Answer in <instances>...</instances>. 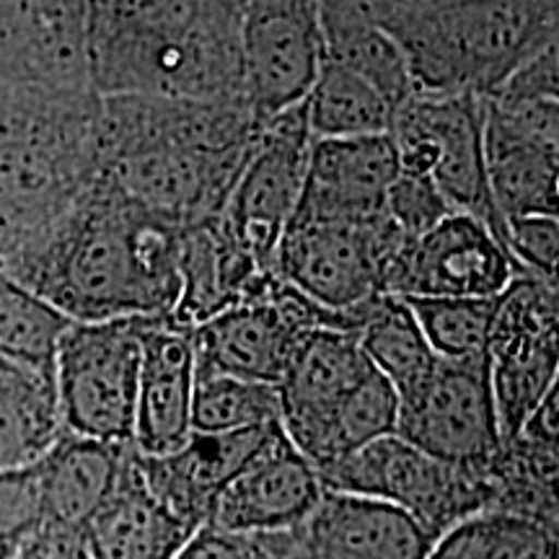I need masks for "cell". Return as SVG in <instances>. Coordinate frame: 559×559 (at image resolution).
Returning <instances> with one entry per match:
<instances>
[{
  "mask_svg": "<svg viewBox=\"0 0 559 559\" xmlns=\"http://www.w3.org/2000/svg\"><path fill=\"white\" fill-rule=\"evenodd\" d=\"M41 523L37 474L26 469L0 472V559H13L21 544Z\"/></svg>",
  "mask_w": 559,
  "mask_h": 559,
  "instance_id": "cell-37",
  "label": "cell"
},
{
  "mask_svg": "<svg viewBox=\"0 0 559 559\" xmlns=\"http://www.w3.org/2000/svg\"><path fill=\"white\" fill-rule=\"evenodd\" d=\"M177 272L179 298L169 319L185 330H194L230 306L262 296L277 277L230 236L221 215L179 228Z\"/></svg>",
  "mask_w": 559,
  "mask_h": 559,
  "instance_id": "cell-22",
  "label": "cell"
},
{
  "mask_svg": "<svg viewBox=\"0 0 559 559\" xmlns=\"http://www.w3.org/2000/svg\"><path fill=\"white\" fill-rule=\"evenodd\" d=\"M438 358L487 355L500 296L495 298H404Z\"/></svg>",
  "mask_w": 559,
  "mask_h": 559,
  "instance_id": "cell-34",
  "label": "cell"
},
{
  "mask_svg": "<svg viewBox=\"0 0 559 559\" xmlns=\"http://www.w3.org/2000/svg\"><path fill=\"white\" fill-rule=\"evenodd\" d=\"M304 107L313 140L386 135L394 111L360 75L326 60Z\"/></svg>",
  "mask_w": 559,
  "mask_h": 559,
  "instance_id": "cell-30",
  "label": "cell"
},
{
  "mask_svg": "<svg viewBox=\"0 0 559 559\" xmlns=\"http://www.w3.org/2000/svg\"><path fill=\"white\" fill-rule=\"evenodd\" d=\"M177 254V226L96 177L66 218L0 270L70 321L169 317Z\"/></svg>",
  "mask_w": 559,
  "mask_h": 559,
  "instance_id": "cell-1",
  "label": "cell"
},
{
  "mask_svg": "<svg viewBox=\"0 0 559 559\" xmlns=\"http://www.w3.org/2000/svg\"><path fill=\"white\" fill-rule=\"evenodd\" d=\"M194 347L192 334L169 317H153L143 337L132 449L166 456L192 436Z\"/></svg>",
  "mask_w": 559,
  "mask_h": 559,
  "instance_id": "cell-23",
  "label": "cell"
},
{
  "mask_svg": "<svg viewBox=\"0 0 559 559\" xmlns=\"http://www.w3.org/2000/svg\"><path fill=\"white\" fill-rule=\"evenodd\" d=\"M358 332L319 326L300 337L277 383L280 428L313 469L345 453V425L373 376Z\"/></svg>",
  "mask_w": 559,
  "mask_h": 559,
  "instance_id": "cell-11",
  "label": "cell"
},
{
  "mask_svg": "<svg viewBox=\"0 0 559 559\" xmlns=\"http://www.w3.org/2000/svg\"><path fill=\"white\" fill-rule=\"evenodd\" d=\"M132 443H104L62 430L34 464L41 521L86 528L115 489Z\"/></svg>",
  "mask_w": 559,
  "mask_h": 559,
  "instance_id": "cell-26",
  "label": "cell"
},
{
  "mask_svg": "<svg viewBox=\"0 0 559 559\" xmlns=\"http://www.w3.org/2000/svg\"><path fill=\"white\" fill-rule=\"evenodd\" d=\"M521 275L485 223L451 213L402 243L383 275L381 293L396 298H495Z\"/></svg>",
  "mask_w": 559,
  "mask_h": 559,
  "instance_id": "cell-17",
  "label": "cell"
},
{
  "mask_svg": "<svg viewBox=\"0 0 559 559\" xmlns=\"http://www.w3.org/2000/svg\"><path fill=\"white\" fill-rule=\"evenodd\" d=\"M280 425L277 386L194 370L192 432H241Z\"/></svg>",
  "mask_w": 559,
  "mask_h": 559,
  "instance_id": "cell-31",
  "label": "cell"
},
{
  "mask_svg": "<svg viewBox=\"0 0 559 559\" xmlns=\"http://www.w3.org/2000/svg\"><path fill=\"white\" fill-rule=\"evenodd\" d=\"M102 96L88 86H0V267L29 251L99 177Z\"/></svg>",
  "mask_w": 559,
  "mask_h": 559,
  "instance_id": "cell-4",
  "label": "cell"
},
{
  "mask_svg": "<svg viewBox=\"0 0 559 559\" xmlns=\"http://www.w3.org/2000/svg\"><path fill=\"white\" fill-rule=\"evenodd\" d=\"M443 464L489 474L506 456L489 358H438L415 389L400 396L396 432Z\"/></svg>",
  "mask_w": 559,
  "mask_h": 559,
  "instance_id": "cell-9",
  "label": "cell"
},
{
  "mask_svg": "<svg viewBox=\"0 0 559 559\" xmlns=\"http://www.w3.org/2000/svg\"><path fill=\"white\" fill-rule=\"evenodd\" d=\"M321 66L319 0H241V104L257 122L300 107Z\"/></svg>",
  "mask_w": 559,
  "mask_h": 559,
  "instance_id": "cell-14",
  "label": "cell"
},
{
  "mask_svg": "<svg viewBox=\"0 0 559 559\" xmlns=\"http://www.w3.org/2000/svg\"><path fill=\"white\" fill-rule=\"evenodd\" d=\"M293 534L300 559H428L438 544L407 510L332 489Z\"/></svg>",
  "mask_w": 559,
  "mask_h": 559,
  "instance_id": "cell-20",
  "label": "cell"
},
{
  "mask_svg": "<svg viewBox=\"0 0 559 559\" xmlns=\"http://www.w3.org/2000/svg\"><path fill=\"white\" fill-rule=\"evenodd\" d=\"M13 559H94L88 547L86 528L66 526V523L41 521L21 544Z\"/></svg>",
  "mask_w": 559,
  "mask_h": 559,
  "instance_id": "cell-39",
  "label": "cell"
},
{
  "mask_svg": "<svg viewBox=\"0 0 559 559\" xmlns=\"http://www.w3.org/2000/svg\"><path fill=\"white\" fill-rule=\"evenodd\" d=\"M362 9L400 45L412 91L423 94L489 99L523 62L559 45L557 0H389Z\"/></svg>",
  "mask_w": 559,
  "mask_h": 559,
  "instance_id": "cell-5",
  "label": "cell"
},
{
  "mask_svg": "<svg viewBox=\"0 0 559 559\" xmlns=\"http://www.w3.org/2000/svg\"><path fill=\"white\" fill-rule=\"evenodd\" d=\"M280 425L241 432H192L181 449L166 456H140L148 487L194 528L205 526L215 500L251 459L260 453Z\"/></svg>",
  "mask_w": 559,
  "mask_h": 559,
  "instance_id": "cell-24",
  "label": "cell"
},
{
  "mask_svg": "<svg viewBox=\"0 0 559 559\" xmlns=\"http://www.w3.org/2000/svg\"><path fill=\"white\" fill-rule=\"evenodd\" d=\"M319 21L326 62L360 75L391 109L407 99L412 81L400 45L360 0H319Z\"/></svg>",
  "mask_w": 559,
  "mask_h": 559,
  "instance_id": "cell-27",
  "label": "cell"
},
{
  "mask_svg": "<svg viewBox=\"0 0 559 559\" xmlns=\"http://www.w3.org/2000/svg\"><path fill=\"white\" fill-rule=\"evenodd\" d=\"M324 487L283 428L230 479L207 523L236 534H293L319 506Z\"/></svg>",
  "mask_w": 559,
  "mask_h": 559,
  "instance_id": "cell-18",
  "label": "cell"
},
{
  "mask_svg": "<svg viewBox=\"0 0 559 559\" xmlns=\"http://www.w3.org/2000/svg\"><path fill=\"white\" fill-rule=\"evenodd\" d=\"M506 249L521 272L557 283L559 221L557 215H523L506 221Z\"/></svg>",
  "mask_w": 559,
  "mask_h": 559,
  "instance_id": "cell-38",
  "label": "cell"
},
{
  "mask_svg": "<svg viewBox=\"0 0 559 559\" xmlns=\"http://www.w3.org/2000/svg\"><path fill=\"white\" fill-rule=\"evenodd\" d=\"M5 83L88 86L86 0H0V86Z\"/></svg>",
  "mask_w": 559,
  "mask_h": 559,
  "instance_id": "cell-19",
  "label": "cell"
},
{
  "mask_svg": "<svg viewBox=\"0 0 559 559\" xmlns=\"http://www.w3.org/2000/svg\"><path fill=\"white\" fill-rule=\"evenodd\" d=\"M96 96L241 104V0H86Z\"/></svg>",
  "mask_w": 559,
  "mask_h": 559,
  "instance_id": "cell-3",
  "label": "cell"
},
{
  "mask_svg": "<svg viewBox=\"0 0 559 559\" xmlns=\"http://www.w3.org/2000/svg\"><path fill=\"white\" fill-rule=\"evenodd\" d=\"M62 436L50 370L0 355V472L37 464Z\"/></svg>",
  "mask_w": 559,
  "mask_h": 559,
  "instance_id": "cell-28",
  "label": "cell"
},
{
  "mask_svg": "<svg viewBox=\"0 0 559 559\" xmlns=\"http://www.w3.org/2000/svg\"><path fill=\"white\" fill-rule=\"evenodd\" d=\"M383 210H386L389 221L394 223L396 230L407 241L423 236L425 230H430L445 215L453 213L430 177L402 169L400 177L394 179V185L389 187Z\"/></svg>",
  "mask_w": 559,
  "mask_h": 559,
  "instance_id": "cell-36",
  "label": "cell"
},
{
  "mask_svg": "<svg viewBox=\"0 0 559 559\" xmlns=\"http://www.w3.org/2000/svg\"><path fill=\"white\" fill-rule=\"evenodd\" d=\"M153 317L70 321L52 360L62 430L132 443L143 337Z\"/></svg>",
  "mask_w": 559,
  "mask_h": 559,
  "instance_id": "cell-6",
  "label": "cell"
},
{
  "mask_svg": "<svg viewBox=\"0 0 559 559\" xmlns=\"http://www.w3.org/2000/svg\"><path fill=\"white\" fill-rule=\"evenodd\" d=\"M485 169L502 226L523 215H557L559 99H481Z\"/></svg>",
  "mask_w": 559,
  "mask_h": 559,
  "instance_id": "cell-16",
  "label": "cell"
},
{
  "mask_svg": "<svg viewBox=\"0 0 559 559\" xmlns=\"http://www.w3.org/2000/svg\"><path fill=\"white\" fill-rule=\"evenodd\" d=\"M70 319L0 270V355L50 370Z\"/></svg>",
  "mask_w": 559,
  "mask_h": 559,
  "instance_id": "cell-32",
  "label": "cell"
},
{
  "mask_svg": "<svg viewBox=\"0 0 559 559\" xmlns=\"http://www.w3.org/2000/svg\"><path fill=\"white\" fill-rule=\"evenodd\" d=\"M317 474L321 487L332 492L360 495L407 510L438 539L453 521H466L489 498L487 474L443 464L400 436L373 440L321 466Z\"/></svg>",
  "mask_w": 559,
  "mask_h": 559,
  "instance_id": "cell-12",
  "label": "cell"
},
{
  "mask_svg": "<svg viewBox=\"0 0 559 559\" xmlns=\"http://www.w3.org/2000/svg\"><path fill=\"white\" fill-rule=\"evenodd\" d=\"M311 140L304 104L264 122L221 213L230 236L272 272L277 243L304 190Z\"/></svg>",
  "mask_w": 559,
  "mask_h": 559,
  "instance_id": "cell-15",
  "label": "cell"
},
{
  "mask_svg": "<svg viewBox=\"0 0 559 559\" xmlns=\"http://www.w3.org/2000/svg\"><path fill=\"white\" fill-rule=\"evenodd\" d=\"M174 559H300L296 534H236L205 523Z\"/></svg>",
  "mask_w": 559,
  "mask_h": 559,
  "instance_id": "cell-35",
  "label": "cell"
},
{
  "mask_svg": "<svg viewBox=\"0 0 559 559\" xmlns=\"http://www.w3.org/2000/svg\"><path fill=\"white\" fill-rule=\"evenodd\" d=\"M557 283L521 272L500 293L487 358L506 445L521 436L534 409L557 386Z\"/></svg>",
  "mask_w": 559,
  "mask_h": 559,
  "instance_id": "cell-13",
  "label": "cell"
},
{
  "mask_svg": "<svg viewBox=\"0 0 559 559\" xmlns=\"http://www.w3.org/2000/svg\"><path fill=\"white\" fill-rule=\"evenodd\" d=\"M438 539L428 559H555V539L513 515H477Z\"/></svg>",
  "mask_w": 559,
  "mask_h": 559,
  "instance_id": "cell-33",
  "label": "cell"
},
{
  "mask_svg": "<svg viewBox=\"0 0 559 559\" xmlns=\"http://www.w3.org/2000/svg\"><path fill=\"white\" fill-rule=\"evenodd\" d=\"M194 531L148 487L132 449L115 489L88 521L86 536L94 559H174Z\"/></svg>",
  "mask_w": 559,
  "mask_h": 559,
  "instance_id": "cell-25",
  "label": "cell"
},
{
  "mask_svg": "<svg viewBox=\"0 0 559 559\" xmlns=\"http://www.w3.org/2000/svg\"><path fill=\"white\" fill-rule=\"evenodd\" d=\"M485 109L477 96H443L412 91L391 111L389 138L400 169L425 174L453 213L477 218L506 247L485 169Z\"/></svg>",
  "mask_w": 559,
  "mask_h": 559,
  "instance_id": "cell-7",
  "label": "cell"
},
{
  "mask_svg": "<svg viewBox=\"0 0 559 559\" xmlns=\"http://www.w3.org/2000/svg\"><path fill=\"white\" fill-rule=\"evenodd\" d=\"M400 158L386 135L311 140L296 213L304 218L368 221L383 213Z\"/></svg>",
  "mask_w": 559,
  "mask_h": 559,
  "instance_id": "cell-21",
  "label": "cell"
},
{
  "mask_svg": "<svg viewBox=\"0 0 559 559\" xmlns=\"http://www.w3.org/2000/svg\"><path fill=\"white\" fill-rule=\"evenodd\" d=\"M358 340L370 366L394 386L396 396L415 389L438 360L407 300L386 293L360 306Z\"/></svg>",
  "mask_w": 559,
  "mask_h": 559,
  "instance_id": "cell-29",
  "label": "cell"
},
{
  "mask_svg": "<svg viewBox=\"0 0 559 559\" xmlns=\"http://www.w3.org/2000/svg\"><path fill=\"white\" fill-rule=\"evenodd\" d=\"M260 128L243 104L107 96L99 179L177 228L218 218Z\"/></svg>",
  "mask_w": 559,
  "mask_h": 559,
  "instance_id": "cell-2",
  "label": "cell"
},
{
  "mask_svg": "<svg viewBox=\"0 0 559 559\" xmlns=\"http://www.w3.org/2000/svg\"><path fill=\"white\" fill-rule=\"evenodd\" d=\"M358 311L334 313L275 277L267 293L230 306L190 330L198 373H223L277 386L300 337L319 326L358 330Z\"/></svg>",
  "mask_w": 559,
  "mask_h": 559,
  "instance_id": "cell-10",
  "label": "cell"
},
{
  "mask_svg": "<svg viewBox=\"0 0 559 559\" xmlns=\"http://www.w3.org/2000/svg\"><path fill=\"white\" fill-rule=\"evenodd\" d=\"M404 241L386 210L368 221L293 215L277 243L275 275L321 309L349 313L379 296Z\"/></svg>",
  "mask_w": 559,
  "mask_h": 559,
  "instance_id": "cell-8",
  "label": "cell"
}]
</instances>
